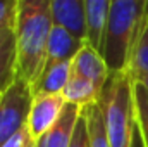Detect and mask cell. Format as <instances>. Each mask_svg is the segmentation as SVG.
Listing matches in <instances>:
<instances>
[{"label": "cell", "mask_w": 148, "mask_h": 147, "mask_svg": "<svg viewBox=\"0 0 148 147\" xmlns=\"http://www.w3.org/2000/svg\"><path fill=\"white\" fill-rule=\"evenodd\" d=\"M0 101H2V94H0Z\"/></svg>", "instance_id": "obj_23"}, {"label": "cell", "mask_w": 148, "mask_h": 147, "mask_svg": "<svg viewBox=\"0 0 148 147\" xmlns=\"http://www.w3.org/2000/svg\"><path fill=\"white\" fill-rule=\"evenodd\" d=\"M33 104L31 85L21 78L2 94L0 101V147L28 128V118Z\"/></svg>", "instance_id": "obj_4"}, {"label": "cell", "mask_w": 148, "mask_h": 147, "mask_svg": "<svg viewBox=\"0 0 148 147\" xmlns=\"http://www.w3.org/2000/svg\"><path fill=\"white\" fill-rule=\"evenodd\" d=\"M24 147H36V140L35 139H31V135L28 137V140H26V144H24Z\"/></svg>", "instance_id": "obj_22"}, {"label": "cell", "mask_w": 148, "mask_h": 147, "mask_svg": "<svg viewBox=\"0 0 148 147\" xmlns=\"http://www.w3.org/2000/svg\"><path fill=\"white\" fill-rule=\"evenodd\" d=\"M66 99L60 95H45V97H35L29 118H28V132L31 139L38 140L43 133H47L60 118V112L66 106Z\"/></svg>", "instance_id": "obj_5"}, {"label": "cell", "mask_w": 148, "mask_h": 147, "mask_svg": "<svg viewBox=\"0 0 148 147\" xmlns=\"http://www.w3.org/2000/svg\"><path fill=\"white\" fill-rule=\"evenodd\" d=\"M86 45V42L76 38L69 31L60 26L52 28L50 40H48V52H47V66L57 62H73L79 50Z\"/></svg>", "instance_id": "obj_10"}, {"label": "cell", "mask_w": 148, "mask_h": 147, "mask_svg": "<svg viewBox=\"0 0 148 147\" xmlns=\"http://www.w3.org/2000/svg\"><path fill=\"white\" fill-rule=\"evenodd\" d=\"M148 0H112L102 57L110 73H129Z\"/></svg>", "instance_id": "obj_2"}, {"label": "cell", "mask_w": 148, "mask_h": 147, "mask_svg": "<svg viewBox=\"0 0 148 147\" xmlns=\"http://www.w3.org/2000/svg\"><path fill=\"white\" fill-rule=\"evenodd\" d=\"M86 119H88V128H90V140L91 147H110L107 130H105V121H103V112L100 104H90L81 107Z\"/></svg>", "instance_id": "obj_14"}, {"label": "cell", "mask_w": 148, "mask_h": 147, "mask_svg": "<svg viewBox=\"0 0 148 147\" xmlns=\"http://www.w3.org/2000/svg\"><path fill=\"white\" fill-rule=\"evenodd\" d=\"M112 0H84L86 9V43L102 55L107 33Z\"/></svg>", "instance_id": "obj_7"}, {"label": "cell", "mask_w": 148, "mask_h": 147, "mask_svg": "<svg viewBox=\"0 0 148 147\" xmlns=\"http://www.w3.org/2000/svg\"><path fill=\"white\" fill-rule=\"evenodd\" d=\"M134 81H138V83H141L143 87H145V90L148 92V74H141V76H136V78H133Z\"/></svg>", "instance_id": "obj_21"}, {"label": "cell", "mask_w": 148, "mask_h": 147, "mask_svg": "<svg viewBox=\"0 0 148 147\" xmlns=\"http://www.w3.org/2000/svg\"><path fill=\"white\" fill-rule=\"evenodd\" d=\"M110 147H129L136 126L134 81L129 73H110L98 101Z\"/></svg>", "instance_id": "obj_3"}, {"label": "cell", "mask_w": 148, "mask_h": 147, "mask_svg": "<svg viewBox=\"0 0 148 147\" xmlns=\"http://www.w3.org/2000/svg\"><path fill=\"white\" fill-rule=\"evenodd\" d=\"M100 94H102V90L97 85H93L90 80L71 73V78H69V81L62 92V97L69 104H76L79 107H84L90 104H97L100 101Z\"/></svg>", "instance_id": "obj_13"}, {"label": "cell", "mask_w": 148, "mask_h": 147, "mask_svg": "<svg viewBox=\"0 0 148 147\" xmlns=\"http://www.w3.org/2000/svg\"><path fill=\"white\" fill-rule=\"evenodd\" d=\"M129 74H131V78L148 74V3L147 10H145V17H143V24H141V31H140V38H138V43L134 49Z\"/></svg>", "instance_id": "obj_15"}, {"label": "cell", "mask_w": 148, "mask_h": 147, "mask_svg": "<svg viewBox=\"0 0 148 147\" xmlns=\"http://www.w3.org/2000/svg\"><path fill=\"white\" fill-rule=\"evenodd\" d=\"M69 147H91V140H90V128H88V119L84 116V112L81 109V116L76 123L73 139Z\"/></svg>", "instance_id": "obj_18"}, {"label": "cell", "mask_w": 148, "mask_h": 147, "mask_svg": "<svg viewBox=\"0 0 148 147\" xmlns=\"http://www.w3.org/2000/svg\"><path fill=\"white\" fill-rule=\"evenodd\" d=\"M134 106H136V123L141 130L145 146L148 147V92L138 81H134Z\"/></svg>", "instance_id": "obj_16"}, {"label": "cell", "mask_w": 148, "mask_h": 147, "mask_svg": "<svg viewBox=\"0 0 148 147\" xmlns=\"http://www.w3.org/2000/svg\"><path fill=\"white\" fill-rule=\"evenodd\" d=\"M19 0H0V30L16 28Z\"/></svg>", "instance_id": "obj_17"}, {"label": "cell", "mask_w": 148, "mask_h": 147, "mask_svg": "<svg viewBox=\"0 0 148 147\" xmlns=\"http://www.w3.org/2000/svg\"><path fill=\"white\" fill-rule=\"evenodd\" d=\"M79 116H81V107L67 102L57 123L36 140V147H69Z\"/></svg>", "instance_id": "obj_8"}, {"label": "cell", "mask_w": 148, "mask_h": 147, "mask_svg": "<svg viewBox=\"0 0 148 147\" xmlns=\"http://www.w3.org/2000/svg\"><path fill=\"white\" fill-rule=\"evenodd\" d=\"M28 137H29V132H28V128H24L21 133H17L12 140H9L3 147H24L26 140H28Z\"/></svg>", "instance_id": "obj_19"}, {"label": "cell", "mask_w": 148, "mask_h": 147, "mask_svg": "<svg viewBox=\"0 0 148 147\" xmlns=\"http://www.w3.org/2000/svg\"><path fill=\"white\" fill-rule=\"evenodd\" d=\"M50 0H19L16 19L17 78L35 85L47 66L48 40L52 33Z\"/></svg>", "instance_id": "obj_1"}, {"label": "cell", "mask_w": 148, "mask_h": 147, "mask_svg": "<svg viewBox=\"0 0 148 147\" xmlns=\"http://www.w3.org/2000/svg\"><path fill=\"white\" fill-rule=\"evenodd\" d=\"M52 23L64 28L76 38L86 42L84 0H50Z\"/></svg>", "instance_id": "obj_6"}, {"label": "cell", "mask_w": 148, "mask_h": 147, "mask_svg": "<svg viewBox=\"0 0 148 147\" xmlns=\"http://www.w3.org/2000/svg\"><path fill=\"white\" fill-rule=\"evenodd\" d=\"M129 147H147L145 146V140H143V135H141V130L136 123L134 126V132H133V140H131V146Z\"/></svg>", "instance_id": "obj_20"}, {"label": "cell", "mask_w": 148, "mask_h": 147, "mask_svg": "<svg viewBox=\"0 0 148 147\" xmlns=\"http://www.w3.org/2000/svg\"><path fill=\"white\" fill-rule=\"evenodd\" d=\"M71 73L90 80L93 85H97V87L102 90L103 85L107 83V78H109L110 71H109V68H107L103 57L86 43V45L79 50V54L74 57L73 71H71Z\"/></svg>", "instance_id": "obj_9"}, {"label": "cell", "mask_w": 148, "mask_h": 147, "mask_svg": "<svg viewBox=\"0 0 148 147\" xmlns=\"http://www.w3.org/2000/svg\"><path fill=\"white\" fill-rule=\"evenodd\" d=\"M17 80V49L14 30H0V94Z\"/></svg>", "instance_id": "obj_12"}, {"label": "cell", "mask_w": 148, "mask_h": 147, "mask_svg": "<svg viewBox=\"0 0 148 147\" xmlns=\"http://www.w3.org/2000/svg\"><path fill=\"white\" fill-rule=\"evenodd\" d=\"M71 71H73V62H57L45 66L38 81L31 87L33 99L45 95H60L71 78Z\"/></svg>", "instance_id": "obj_11"}]
</instances>
